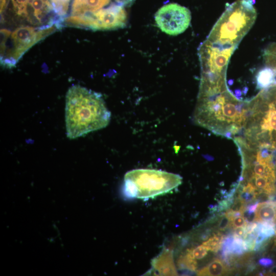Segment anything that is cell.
I'll return each instance as SVG.
<instances>
[{"label": "cell", "mask_w": 276, "mask_h": 276, "mask_svg": "<svg viewBox=\"0 0 276 276\" xmlns=\"http://www.w3.org/2000/svg\"><path fill=\"white\" fill-rule=\"evenodd\" d=\"M247 104V101L231 93L226 82L199 84L193 121L215 134L233 140L242 131Z\"/></svg>", "instance_id": "1"}, {"label": "cell", "mask_w": 276, "mask_h": 276, "mask_svg": "<svg viewBox=\"0 0 276 276\" xmlns=\"http://www.w3.org/2000/svg\"><path fill=\"white\" fill-rule=\"evenodd\" d=\"M110 117L101 94L79 85L68 89L65 103L68 138L76 139L104 128L108 125Z\"/></svg>", "instance_id": "2"}, {"label": "cell", "mask_w": 276, "mask_h": 276, "mask_svg": "<svg viewBox=\"0 0 276 276\" xmlns=\"http://www.w3.org/2000/svg\"><path fill=\"white\" fill-rule=\"evenodd\" d=\"M248 143L276 150V80L247 100V114L241 132Z\"/></svg>", "instance_id": "3"}, {"label": "cell", "mask_w": 276, "mask_h": 276, "mask_svg": "<svg viewBox=\"0 0 276 276\" xmlns=\"http://www.w3.org/2000/svg\"><path fill=\"white\" fill-rule=\"evenodd\" d=\"M253 1L238 0L228 5L206 40L222 47L237 48L256 19Z\"/></svg>", "instance_id": "4"}, {"label": "cell", "mask_w": 276, "mask_h": 276, "mask_svg": "<svg viewBox=\"0 0 276 276\" xmlns=\"http://www.w3.org/2000/svg\"><path fill=\"white\" fill-rule=\"evenodd\" d=\"M178 174L164 171L137 169L124 176L122 193L128 198L153 199L172 191L182 183Z\"/></svg>", "instance_id": "5"}, {"label": "cell", "mask_w": 276, "mask_h": 276, "mask_svg": "<svg viewBox=\"0 0 276 276\" xmlns=\"http://www.w3.org/2000/svg\"><path fill=\"white\" fill-rule=\"evenodd\" d=\"M236 49L221 47L205 39L198 50L200 80L212 82L226 79L228 62Z\"/></svg>", "instance_id": "6"}, {"label": "cell", "mask_w": 276, "mask_h": 276, "mask_svg": "<svg viewBox=\"0 0 276 276\" xmlns=\"http://www.w3.org/2000/svg\"><path fill=\"white\" fill-rule=\"evenodd\" d=\"M65 22L70 26L83 27L93 30H112L126 26L127 13L123 5L113 4L93 13L71 15Z\"/></svg>", "instance_id": "7"}, {"label": "cell", "mask_w": 276, "mask_h": 276, "mask_svg": "<svg viewBox=\"0 0 276 276\" xmlns=\"http://www.w3.org/2000/svg\"><path fill=\"white\" fill-rule=\"evenodd\" d=\"M158 27L165 33L177 35L185 32L190 25V10L176 3H171L162 7L155 14Z\"/></svg>", "instance_id": "8"}, {"label": "cell", "mask_w": 276, "mask_h": 276, "mask_svg": "<svg viewBox=\"0 0 276 276\" xmlns=\"http://www.w3.org/2000/svg\"><path fill=\"white\" fill-rule=\"evenodd\" d=\"M54 30L55 28L52 27L38 31L29 26L17 28L10 35L13 47L9 58L2 63L10 67L14 66L28 50Z\"/></svg>", "instance_id": "9"}, {"label": "cell", "mask_w": 276, "mask_h": 276, "mask_svg": "<svg viewBox=\"0 0 276 276\" xmlns=\"http://www.w3.org/2000/svg\"><path fill=\"white\" fill-rule=\"evenodd\" d=\"M153 270L160 275H177L173 259V250L163 248L151 261Z\"/></svg>", "instance_id": "10"}, {"label": "cell", "mask_w": 276, "mask_h": 276, "mask_svg": "<svg viewBox=\"0 0 276 276\" xmlns=\"http://www.w3.org/2000/svg\"><path fill=\"white\" fill-rule=\"evenodd\" d=\"M252 221L276 225V200H270L258 203Z\"/></svg>", "instance_id": "11"}, {"label": "cell", "mask_w": 276, "mask_h": 276, "mask_svg": "<svg viewBox=\"0 0 276 276\" xmlns=\"http://www.w3.org/2000/svg\"><path fill=\"white\" fill-rule=\"evenodd\" d=\"M110 0H82L72 5L71 15H82L93 13L107 5Z\"/></svg>", "instance_id": "12"}, {"label": "cell", "mask_w": 276, "mask_h": 276, "mask_svg": "<svg viewBox=\"0 0 276 276\" xmlns=\"http://www.w3.org/2000/svg\"><path fill=\"white\" fill-rule=\"evenodd\" d=\"M228 265L219 259H215L207 266L197 271L198 275H222L230 271Z\"/></svg>", "instance_id": "13"}, {"label": "cell", "mask_w": 276, "mask_h": 276, "mask_svg": "<svg viewBox=\"0 0 276 276\" xmlns=\"http://www.w3.org/2000/svg\"><path fill=\"white\" fill-rule=\"evenodd\" d=\"M275 76L274 72L268 67L261 70L257 76L258 87L261 89L267 87L275 81Z\"/></svg>", "instance_id": "14"}, {"label": "cell", "mask_w": 276, "mask_h": 276, "mask_svg": "<svg viewBox=\"0 0 276 276\" xmlns=\"http://www.w3.org/2000/svg\"><path fill=\"white\" fill-rule=\"evenodd\" d=\"M263 59L266 67L271 68L276 75V43L270 44L265 49Z\"/></svg>", "instance_id": "15"}, {"label": "cell", "mask_w": 276, "mask_h": 276, "mask_svg": "<svg viewBox=\"0 0 276 276\" xmlns=\"http://www.w3.org/2000/svg\"><path fill=\"white\" fill-rule=\"evenodd\" d=\"M29 4L33 10L34 16L39 22L43 17L45 9L47 8L51 9L48 0H29Z\"/></svg>", "instance_id": "16"}, {"label": "cell", "mask_w": 276, "mask_h": 276, "mask_svg": "<svg viewBox=\"0 0 276 276\" xmlns=\"http://www.w3.org/2000/svg\"><path fill=\"white\" fill-rule=\"evenodd\" d=\"M225 236L219 232L215 233L202 244L208 250L217 252L221 247Z\"/></svg>", "instance_id": "17"}, {"label": "cell", "mask_w": 276, "mask_h": 276, "mask_svg": "<svg viewBox=\"0 0 276 276\" xmlns=\"http://www.w3.org/2000/svg\"><path fill=\"white\" fill-rule=\"evenodd\" d=\"M51 9L59 16L65 15L68 11L70 0H50Z\"/></svg>", "instance_id": "18"}, {"label": "cell", "mask_w": 276, "mask_h": 276, "mask_svg": "<svg viewBox=\"0 0 276 276\" xmlns=\"http://www.w3.org/2000/svg\"><path fill=\"white\" fill-rule=\"evenodd\" d=\"M16 12L19 15L27 16V5L29 0H12Z\"/></svg>", "instance_id": "19"}, {"label": "cell", "mask_w": 276, "mask_h": 276, "mask_svg": "<svg viewBox=\"0 0 276 276\" xmlns=\"http://www.w3.org/2000/svg\"><path fill=\"white\" fill-rule=\"evenodd\" d=\"M248 221L244 215L236 216L232 217L230 220V227L234 229L236 227H245Z\"/></svg>", "instance_id": "20"}, {"label": "cell", "mask_w": 276, "mask_h": 276, "mask_svg": "<svg viewBox=\"0 0 276 276\" xmlns=\"http://www.w3.org/2000/svg\"><path fill=\"white\" fill-rule=\"evenodd\" d=\"M11 32L6 29H2L1 30V56H4L6 50V43L8 39L11 35Z\"/></svg>", "instance_id": "21"}, {"label": "cell", "mask_w": 276, "mask_h": 276, "mask_svg": "<svg viewBox=\"0 0 276 276\" xmlns=\"http://www.w3.org/2000/svg\"><path fill=\"white\" fill-rule=\"evenodd\" d=\"M218 229L224 231L227 228L230 227V220L227 216L224 213L220 217V220L218 224Z\"/></svg>", "instance_id": "22"}, {"label": "cell", "mask_w": 276, "mask_h": 276, "mask_svg": "<svg viewBox=\"0 0 276 276\" xmlns=\"http://www.w3.org/2000/svg\"><path fill=\"white\" fill-rule=\"evenodd\" d=\"M233 236L234 238H239L244 240L247 236L245 227L241 226L234 228Z\"/></svg>", "instance_id": "23"}, {"label": "cell", "mask_w": 276, "mask_h": 276, "mask_svg": "<svg viewBox=\"0 0 276 276\" xmlns=\"http://www.w3.org/2000/svg\"><path fill=\"white\" fill-rule=\"evenodd\" d=\"M273 263V261L269 258H262L259 261L260 265L263 266H270Z\"/></svg>", "instance_id": "24"}, {"label": "cell", "mask_w": 276, "mask_h": 276, "mask_svg": "<svg viewBox=\"0 0 276 276\" xmlns=\"http://www.w3.org/2000/svg\"><path fill=\"white\" fill-rule=\"evenodd\" d=\"M119 4L122 5L128 4L132 2L133 0H116Z\"/></svg>", "instance_id": "25"}, {"label": "cell", "mask_w": 276, "mask_h": 276, "mask_svg": "<svg viewBox=\"0 0 276 276\" xmlns=\"http://www.w3.org/2000/svg\"><path fill=\"white\" fill-rule=\"evenodd\" d=\"M82 0H74L72 5H76L79 3Z\"/></svg>", "instance_id": "26"}, {"label": "cell", "mask_w": 276, "mask_h": 276, "mask_svg": "<svg viewBox=\"0 0 276 276\" xmlns=\"http://www.w3.org/2000/svg\"><path fill=\"white\" fill-rule=\"evenodd\" d=\"M274 244L276 245V238H275V240H274Z\"/></svg>", "instance_id": "27"}, {"label": "cell", "mask_w": 276, "mask_h": 276, "mask_svg": "<svg viewBox=\"0 0 276 276\" xmlns=\"http://www.w3.org/2000/svg\"><path fill=\"white\" fill-rule=\"evenodd\" d=\"M275 166H276V159H275Z\"/></svg>", "instance_id": "28"}]
</instances>
